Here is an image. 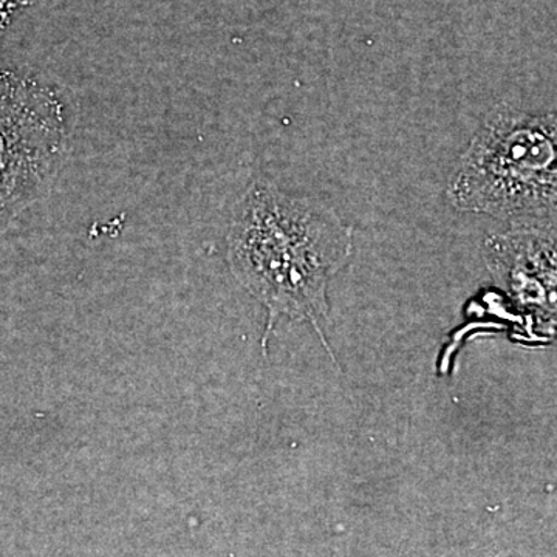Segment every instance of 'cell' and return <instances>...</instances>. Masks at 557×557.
I'll use <instances>...</instances> for the list:
<instances>
[{
    "mask_svg": "<svg viewBox=\"0 0 557 557\" xmlns=\"http://www.w3.org/2000/svg\"><path fill=\"white\" fill-rule=\"evenodd\" d=\"M446 199L509 226H557V108L533 115L494 106L461 152Z\"/></svg>",
    "mask_w": 557,
    "mask_h": 557,
    "instance_id": "2",
    "label": "cell"
},
{
    "mask_svg": "<svg viewBox=\"0 0 557 557\" xmlns=\"http://www.w3.org/2000/svg\"><path fill=\"white\" fill-rule=\"evenodd\" d=\"M505 557H522V556L509 555V556H505Z\"/></svg>",
    "mask_w": 557,
    "mask_h": 557,
    "instance_id": "6",
    "label": "cell"
},
{
    "mask_svg": "<svg viewBox=\"0 0 557 557\" xmlns=\"http://www.w3.org/2000/svg\"><path fill=\"white\" fill-rule=\"evenodd\" d=\"M491 277L548 336H557V226H511L483 242Z\"/></svg>",
    "mask_w": 557,
    "mask_h": 557,
    "instance_id": "4",
    "label": "cell"
},
{
    "mask_svg": "<svg viewBox=\"0 0 557 557\" xmlns=\"http://www.w3.org/2000/svg\"><path fill=\"white\" fill-rule=\"evenodd\" d=\"M354 252V226L311 197L293 196L256 178L231 214L226 260L231 273L267 310L263 357L282 318L309 322L338 366L327 339L330 281Z\"/></svg>",
    "mask_w": 557,
    "mask_h": 557,
    "instance_id": "1",
    "label": "cell"
},
{
    "mask_svg": "<svg viewBox=\"0 0 557 557\" xmlns=\"http://www.w3.org/2000/svg\"><path fill=\"white\" fill-rule=\"evenodd\" d=\"M28 0H0V38L14 17L27 7Z\"/></svg>",
    "mask_w": 557,
    "mask_h": 557,
    "instance_id": "5",
    "label": "cell"
},
{
    "mask_svg": "<svg viewBox=\"0 0 557 557\" xmlns=\"http://www.w3.org/2000/svg\"><path fill=\"white\" fill-rule=\"evenodd\" d=\"M69 131L53 84L0 67V228L49 190L64 163Z\"/></svg>",
    "mask_w": 557,
    "mask_h": 557,
    "instance_id": "3",
    "label": "cell"
}]
</instances>
